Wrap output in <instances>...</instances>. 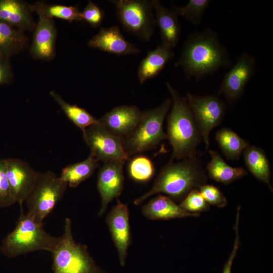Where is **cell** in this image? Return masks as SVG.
Here are the masks:
<instances>
[{
  "mask_svg": "<svg viewBox=\"0 0 273 273\" xmlns=\"http://www.w3.org/2000/svg\"><path fill=\"white\" fill-rule=\"evenodd\" d=\"M142 213L151 220H169L189 217H197L200 213L184 210L169 197L162 195L151 199L142 208Z\"/></svg>",
  "mask_w": 273,
  "mask_h": 273,
  "instance_id": "d6986e66",
  "label": "cell"
},
{
  "mask_svg": "<svg viewBox=\"0 0 273 273\" xmlns=\"http://www.w3.org/2000/svg\"><path fill=\"white\" fill-rule=\"evenodd\" d=\"M51 253L54 273H106L96 265L87 246L75 242L69 218H65L63 233Z\"/></svg>",
  "mask_w": 273,
  "mask_h": 273,
  "instance_id": "5b68a950",
  "label": "cell"
},
{
  "mask_svg": "<svg viewBox=\"0 0 273 273\" xmlns=\"http://www.w3.org/2000/svg\"><path fill=\"white\" fill-rule=\"evenodd\" d=\"M171 109L167 115V139L172 148L170 161L197 157L196 149L202 140L193 113L185 97L168 82Z\"/></svg>",
  "mask_w": 273,
  "mask_h": 273,
  "instance_id": "3957f363",
  "label": "cell"
},
{
  "mask_svg": "<svg viewBox=\"0 0 273 273\" xmlns=\"http://www.w3.org/2000/svg\"><path fill=\"white\" fill-rule=\"evenodd\" d=\"M98 166V162L89 155L83 161L63 168L60 177L69 187L75 188L90 177Z\"/></svg>",
  "mask_w": 273,
  "mask_h": 273,
  "instance_id": "d4e9b609",
  "label": "cell"
},
{
  "mask_svg": "<svg viewBox=\"0 0 273 273\" xmlns=\"http://www.w3.org/2000/svg\"><path fill=\"white\" fill-rule=\"evenodd\" d=\"M243 157L249 171L258 180L266 184L272 192L270 183L271 172L269 164L263 150L249 145L244 150Z\"/></svg>",
  "mask_w": 273,
  "mask_h": 273,
  "instance_id": "603a6c76",
  "label": "cell"
},
{
  "mask_svg": "<svg viewBox=\"0 0 273 273\" xmlns=\"http://www.w3.org/2000/svg\"><path fill=\"white\" fill-rule=\"evenodd\" d=\"M156 24L160 32L162 43L173 48L177 44L180 35L178 16L172 10L163 7L158 0H152Z\"/></svg>",
  "mask_w": 273,
  "mask_h": 273,
  "instance_id": "44dd1931",
  "label": "cell"
},
{
  "mask_svg": "<svg viewBox=\"0 0 273 273\" xmlns=\"http://www.w3.org/2000/svg\"><path fill=\"white\" fill-rule=\"evenodd\" d=\"M81 12L82 21L86 22L94 28L101 25L105 15L104 11L92 1H88Z\"/></svg>",
  "mask_w": 273,
  "mask_h": 273,
  "instance_id": "836d02e7",
  "label": "cell"
},
{
  "mask_svg": "<svg viewBox=\"0 0 273 273\" xmlns=\"http://www.w3.org/2000/svg\"><path fill=\"white\" fill-rule=\"evenodd\" d=\"M67 186L54 172H39L36 184L25 201L27 214L36 222L43 224L44 218L63 197Z\"/></svg>",
  "mask_w": 273,
  "mask_h": 273,
  "instance_id": "52a82bcc",
  "label": "cell"
},
{
  "mask_svg": "<svg viewBox=\"0 0 273 273\" xmlns=\"http://www.w3.org/2000/svg\"><path fill=\"white\" fill-rule=\"evenodd\" d=\"M28 41L25 32L0 21V55L11 58L19 54Z\"/></svg>",
  "mask_w": 273,
  "mask_h": 273,
  "instance_id": "cb8c5ba5",
  "label": "cell"
},
{
  "mask_svg": "<svg viewBox=\"0 0 273 273\" xmlns=\"http://www.w3.org/2000/svg\"><path fill=\"white\" fill-rule=\"evenodd\" d=\"M211 160L206 166L208 176L216 182L229 185L247 174L242 167H232L228 165L216 151L209 150Z\"/></svg>",
  "mask_w": 273,
  "mask_h": 273,
  "instance_id": "7402d4cb",
  "label": "cell"
},
{
  "mask_svg": "<svg viewBox=\"0 0 273 273\" xmlns=\"http://www.w3.org/2000/svg\"><path fill=\"white\" fill-rule=\"evenodd\" d=\"M88 47L116 55L138 54L140 50L128 41L118 26L102 27L88 41Z\"/></svg>",
  "mask_w": 273,
  "mask_h": 273,
  "instance_id": "e0dca14e",
  "label": "cell"
},
{
  "mask_svg": "<svg viewBox=\"0 0 273 273\" xmlns=\"http://www.w3.org/2000/svg\"><path fill=\"white\" fill-rule=\"evenodd\" d=\"M142 115V111L137 107L123 105L107 112L99 120L105 128L123 140L135 129Z\"/></svg>",
  "mask_w": 273,
  "mask_h": 273,
  "instance_id": "2e32d148",
  "label": "cell"
},
{
  "mask_svg": "<svg viewBox=\"0 0 273 273\" xmlns=\"http://www.w3.org/2000/svg\"><path fill=\"white\" fill-rule=\"evenodd\" d=\"M129 209L119 199L108 214L106 222L117 250L121 266L125 264L127 250L131 243Z\"/></svg>",
  "mask_w": 273,
  "mask_h": 273,
  "instance_id": "5bb4252c",
  "label": "cell"
},
{
  "mask_svg": "<svg viewBox=\"0 0 273 273\" xmlns=\"http://www.w3.org/2000/svg\"><path fill=\"white\" fill-rule=\"evenodd\" d=\"M31 5L21 0H0V21L19 30L33 31L36 23Z\"/></svg>",
  "mask_w": 273,
  "mask_h": 273,
  "instance_id": "ac0fdd59",
  "label": "cell"
},
{
  "mask_svg": "<svg viewBox=\"0 0 273 273\" xmlns=\"http://www.w3.org/2000/svg\"><path fill=\"white\" fill-rule=\"evenodd\" d=\"M179 206L184 210L194 213H200L210 209V205L204 199L199 189L191 191Z\"/></svg>",
  "mask_w": 273,
  "mask_h": 273,
  "instance_id": "4dcf8cb0",
  "label": "cell"
},
{
  "mask_svg": "<svg viewBox=\"0 0 273 273\" xmlns=\"http://www.w3.org/2000/svg\"><path fill=\"white\" fill-rule=\"evenodd\" d=\"M206 170L197 157L169 161L161 169L152 187L135 199V205L156 194L164 193L173 200L182 201L193 190L206 184Z\"/></svg>",
  "mask_w": 273,
  "mask_h": 273,
  "instance_id": "7a4b0ae2",
  "label": "cell"
},
{
  "mask_svg": "<svg viewBox=\"0 0 273 273\" xmlns=\"http://www.w3.org/2000/svg\"><path fill=\"white\" fill-rule=\"evenodd\" d=\"M211 3L210 0H190L185 6H174L172 11L178 16H181L192 25L201 23L205 11Z\"/></svg>",
  "mask_w": 273,
  "mask_h": 273,
  "instance_id": "f1b7e54d",
  "label": "cell"
},
{
  "mask_svg": "<svg viewBox=\"0 0 273 273\" xmlns=\"http://www.w3.org/2000/svg\"><path fill=\"white\" fill-rule=\"evenodd\" d=\"M6 161L7 176L12 196L16 202L22 206L36 184L39 172L19 158H9Z\"/></svg>",
  "mask_w": 273,
  "mask_h": 273,
  "instance_id": "4fadbf2b",
  "label": "cell"
},
{
  "mask_svg": "<svg viewBox=\"0 0 273 273\" xmlns=\"http://www.w3.org/2000/svg\"><path fill=\"white\" fill-rule=\"evenodd\" d=\"M124 161L104 163L98 174L97 188L101 198V206L98 215H103L108 205L121 194L124 186Z\"/></svg>",
  "mask_w": 273,
  "mask_h": 273,
  "instance_id": "9a60e30c",
  "label": "cell"
},
{
  "mask_svg": "<svg viewBox=\"0 0 273 273\" xmlns=\"http://www.w3.org/2000/svg\"><path fill=\"white\" fill-rule=\"evenodd\" d=\"M13 79L10 58L0 55V85L9 84Z\"/></svg>",
  "mask_w": 273,
  "mask_h": 273,
  "instance_id": "d590c367",
  "label": "cell"
},
{
  "mask_svg": "<svg viewBox=\"0 0 273 273\" xmlns=\"http://www.w3.org/2000/svg\"><path fill=\"white\" fill-rule=\"evenodd\" d=\"M32 5L52 19L56 18L70 22L82 21L81 12L76 6L49 5L43 2H37Z\"/></svg>",
  "mask_w": 273,
  "mask_h": 273,
  "instance_id": "83f0119b",
  "label": "cell"
},
{
  "mask_svg": "<svg viewBox=\"0 0 273 273\" xmlns=\"http://www.w3.org/2000/svg\"><path fill=\"white\" fill-rule=\"evenodd\" d=\"M215 139L222 152L229 160H239L245 149L249 145L247 141L226 127L216 132Z\"/></svg>",
  "mask_w": 273,
  "mask_h": 273,
  "instance_id": "484cf974",
  "label": "cell"
},
{
  "mask_svg": "<svg viewBox=\"0 0 273 273\" xmlns=\"http://www.w3.org/2000/svg\"><path fill=\"white\" fill-rule=\"evenodd\" d=\"M185 98L207 150L211 130L223 121L225 104L215 95L197 96L189 93Z\"/></svg>",
  "mask_w": 273,
  "mask_h": 273,
  "instance_id": "9c48e42d",
  "label": "cell"
},
{
  "mask_svg": "<svg viewBox=\"0 0 273 273\" xmlns=\"http://www.w3.org/2000/svg\"><path fill=\"white\" fill-rule=\"evenodd\" d=\"M172 103L171 98L159 106L142 111L141 119L135 129L123 139V146L129 156L155 148L162 140L167 139L163 124Z\"/></svg>",
  "mask_w": 273,
  "mask_h": 273,
  "instance_id": "8992f818",
  "label": "cell"
},
{
  "mask_svg": "<svg viewBox=\"0 0 273 273\" xmlns=\"http://www.w3.org/2000/svg\"><path fill=\"white\" fill-rule=\"evenodd\" d=\"M240 212V206H238L237 210L235 223L234 226V229L235 233V239L234 243L233 248L227 261L226 262L223 266L222 273H231V268L233 264V262L237 255L238 249L240 246V239L239 231Z\"/></svg>",
  "mask_w": 273,
  "mask_h": 273,
  "instance_id": "e575fe53",
  "label": "cell"
},
{
  "mask_svg": "<svg viewBox=\"0 0 273 273\" xmlns=\"http://www.w3.org/2000/svg\"><path fill=\"white\" fill-rule=\"evenodd\" d=\"M128 172L133 180L144 183L153 177L155 173V168L150 158L146 156L139 155L130 160Z\"/></svg>",
  "mask_w": 273,
  "mask_h": 273,
  "instance_id": "f546056e",
  "label": "cell"
},
{
  "mask_svg": "<svg viewBox=\"0 0 273 273\" xmlns=\"http://www.w3.org/2000/svg\"><path fill=\"white\" fill-rule=\"evenodd\" d=\"M21 207V213L14 230L4 239L1 250L6 256L14 257L29 252L45 250L51 252L59 237L51 236L43 224L35 221Z\"/></svg>",
  "mask_w": 273,
  "mask_h": 273,
  "instance_id": "277c9868",
  "label": "cell"
},
{
  "mask_svg": "<svg viewBox=\"0 0 273 273\" xmlns=\"http://www.w3.org/2000/svg\"><path fill=\"white\" fill-rule=\"evenodd\" d=\"M117 15L123 27L143 41L153 35L156 20L152 1L113 0Z\"/></svg>",
  "mask_w": 273,
  "mask_h": 273,
  "instance_id": "ba28073f",
  "label": "cell"
},
{
  "mask_svg": "<svg viewBox=\"0 0 273 273\" xmlns=\"http://www.w3.org/2000/svg\"><path fill=\"white\" fill-rule=\"evenodd\" d=\"M50 95L59 105L66 117L83 133L85 129L91 125L100 123L85 109L66 102L58 93L51 91Z\"/></svg>",
  "mask_w": 273,
  "mask_h": 273,
  "instance_id": "4316f807",
  "label": "cell"
},
{
  "mask_svg": "<svg viewBox=\"0 0 273 273\" xmlns=\"http://www.w3.org/2000/svg\"><path fill=\"white\" fill-rule=\"evenodd\" d=\"M90 155L98 162L124 161L129 159L125 153L122 139L105 128L101 123L87 127L83 133Z\"/></svg>",
  "mask_w": 273,
  "mask_h": 273,
  "instance_id": "30bf717a",
  "label": "cell"
},
{
  "mask_svg": "<svg viewBox=\"0 0 273 273\" xmlns=\"http://www.w3.org/2000/svg\"><path fill=\"white\" fill-rule=\"evenodd\" d=\"M33 12L38 15V20L33 31L30 54L34 59L50 61L56 56L57 28L53 19L31 5Z\"/></svg>",
  "mask_w": 273,
  "mask_h": 273,
  "instance_id": "7c38bea8",
  "label": "cell"
},
{
  "mask_svg": "<svg viewBox=\"0 0 273 273\" xmlns=\"http://www.w3.org/2000/svg\"><path fill=\"white\" fill-rule=\"evenodd\" d=\"M199 190L205 201L210 205L223 208L228 202L222 192L213 185L205 184L199 187Z\"/></svg>",
  "mask_w": 273,
  "mask_h": 273,
  "instance_id": "d6a6232c",
  "label": "cell"
},
{
  "mask_svg": "<svg viewBox=\"0 0 273 273\" xmlns=\"http://www.w3.org/2000/svg\"><path fill=\"white\" fill-rule=\"evenodd\" d=\"M256 59L247 52H243L237 59L235 65L223 78L218 90L232 104L243 95L246 86L255 73Z\"/></svg>",
  "mask_w": 273,
  "mask_h": 273,
  "instance_id": "8fae6325",
  "label": "cell"
},
{
  "mask_svg": "<svg viewBox=\"0 0 273 273\" xmlns=\"http://www.w3.org/2000/svg\"><path fill=\"white\" fill-rule=\"evenodd\" d=\"M174 65L182 69L187 79L199 80L221 67L231 66L232 61L217 33L208 28L188 36Z\"/></svg>",
  "mask_w": 273,
  "mask_h": 273,
  "instance_id": "6da1fadb",
  "label": "cell"
},
{
  "mask_svg": "<svg viewBox=\"0 0 273 273\" xmlns=\"http://www.w3.org/2000/svg\"><path fill=\"white\" fill-rule=\"evenodd\" d=\"M6 159L0 158V207H7L16 203L6 173Z\"/></svg>",
  "mask_w": 273,
  "mask_h": 273,
  "instance_id": "1f68e13d",
  "label": "cell"
},
{
  "mask_svg": "<svg viewBox=\"0 0 273 273\" xmlns=\"http://www.w3.org/2000/svg\"><path fill=\"white\" fill-rule=\"evenodd\" d=\"M174 56L172 48L162 43L149 51L141 61L138 69V77L141 84L156 76Z\"/></svg>",
  "mask_w": 273,
  "mask_h": 273,
  "instance_id": "ffe728a7",
  "label": "cell"
}]
</instances>
